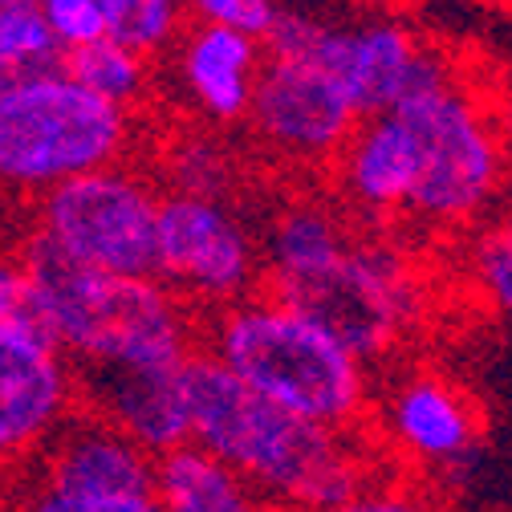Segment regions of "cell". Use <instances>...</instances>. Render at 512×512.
Returning <instances> with one entry per match:
<instances>
[{
    "label": "cell",
    "instance_id": "30bf717a",
    "mask_svg": "<svg viewBox=\"0 0 512 512\" xmlns=\"http://www.w3.org/2000/svg\"><path fill=\"white\" fill-rule=\"evenodd\" d=\"M256 139L293 163H330L358 131V106L338 78L305 61L261 57L248 114Z\"/></svg>",
    "mask_w": 512,
    "mask_h": 512
},
{
    "label": "cell",
    "instance_id": "52a82bcc",
    "mask_svg": "<svg viewBox=\"0 0 512 512\" xmlns=\"http://www.w3.org/2000/svg\"><path fill=\"white\" fill-rule=\"evenodd\" d=\"M265 293L301 313L317 330H326L362 366L387 358L411 330L419 309L407 269L395 256L387 248L354 240L326 269L285 285H269Z\"/></svg>",
    "mask_w": 512,
    "mask_h": 512
},
{
    "label": "cell",
    "instance_id": "8992f818",
    "mask_svg": "<svg viewBox=\"0 0 512 512\" xmlns=\"http://www.w3.org/2000/svg\"><path fill=\"white\" fill-rule=\"evenodd\" d=\"M159 191L126 167L66 179L41 196L37 236L66 261L110 277H155Z\"/></svg>",
    "mask_w": 512,
    "mask_h": 512
},
{
    "label": "cell",
    "instance_id": "ac0fdd59",
    "mask_svg": "<svg viewBox=\"0 0 512 512\" xmlns=\"http://www.w3.org/2000/svg\"><path fill=\"white\" fill-rule=\"evenodd\" d=\"M350 248L342 220L322 204H289L273 216L265 244H261V281L285 285L326 269Z\"/></svg>",
    "mask_w": 512,
    "mask_h": 512
},
{
    "label": "cell",
    "instance_id": "9c48e42d",
    "mask_svg": "<svg viewBox=\"0 0 512 512\" xmlns=\"http://www.w3.org/2000/svg\"><path fill=\"white\" fill-rule=\"evenodd\" d=\"M305 66L338 78L362 118L391 114L399 102L456 78L427 41L391 17H374L350 29L326 21Z\"/></svg>",
    "mask_w": 512,
    "mask_h": 512
},
{
    "label": "cell",
    "instance_id": "6da1fadb",
    "mask_svg": "<svg viewBox=\"0 0 512 512\" xmlns=\"http://www.w3.org/2000/svg\"><path fill=\"white\" fill-rule=\"evenodd\" d=\"M183 387L187 443L232 468L273 512H330L382 476L358 431L317 427L256 399L204 350L183 362Z\"/></svg>",
    "mask_w": 512,
    "mask_h": 512
},
{
    "label": "cell",
    "instance_id": "d4e9b609",
    "mask_svg": "<svg viewBox=\"0 0 512 512\" xmlns=\"http://www.w3.org/2000/svg\"><path fill=\"white\" fill-rule=\"evenodd\" d=\"M37 9H41V21H45L49 37L61 45V53L82 49V45L106 37L98 0H37Z\"/></svg>",
    "mask_w": 512,
    "mask_h": 512
},
{
    "label": "cell",
    "instance_id": "2e32d148",
    "mask_svg": "<svg viewBox=\"0 0 512 512\" xmlns=\"http://www.w3.org/2000/svg\"><path fill=\"white\" fill-rule=\"evenodd\" d=\"M256 70H261V45L256 41L212 25L187 29L179 49V82L208 118L240 122L252 102Z\"/></svg>",
    "mask_w": 512,
    "mask_h": 512
},
{
    "label": "cell",
    "instance_id": "484cf974",
    "mask_svg": "<svg viewBox=\"0 0 512 512\" xmlns=\"http://www.w3.org/2000/svg\"><path fill=\"white\" fill-rule=\"evenodd\" d=\"M330 512H452V508H447L439 496L423 492L419 484H395L387 476H378Z\"/></svg>",
    "mask_w": 512,
    "mask_h": 512
},
{
    "label": "cell",
    "instance_id": "ffe728a7",
    "mask_svg": "<svg viewBox=\"0 0 512 512\" xmlns=\"http://www.w3.org/2000/svg\"><path fill=\"white\" fill-rule=\"evenodd\" d=\"M61 45L49 37L37 0H0V90L61 74Z\"/></svg>",
    "mask_w": 512,
    "mask_h": 512
},
{
    "label": "cell",
    "instance_id": "5b68a950",
    "mask_svg": "<svg viewBox=\"0 0 512 512\" xmlns=\"http://www.w3.org/2000/svg\"><path fill=\"white\" fill-rule=\"evenodd\" d=\"M415 143L419 175L407 208L431 224H460L496 196L504 155L492 114L456 78L391 110Z\"/></svg>",
    "mask_w": 512,
    "mask_h": 512
},
{
    "label": "cell",
    "instance_id": "83f0119b",
    "mask_svg": "<svg viewBox=\"0 0 512 512\" xmlns=\"http://www.w3.org/2000/svg\"><path fill=\"white\" fill-rule=\"evenodd\" d=\"M0 322L33 330V281L17 252H0Z\"/></svg>",
    "mask_w": 512,
    "mask_h": 512
},
{
    "label": "cell",
    "instance_id": "cb8c5ba5",
    "mask_svg": "<svg viewBox=\"0 0 512 512\" xmlns=\"http://www.w3.org/2000/svg\"><path fill=\"white\" fill-rule=\"evenodd\" d=\"M183 9L196 13L200 25L240 33L256 45L265 41V33L273 29V21L281 13L277 0H183Z\"/></svg>",
    "mask_w": 512,
    "mask_h": 512
},
{
    "label": "cell",
    "instance_id": "e0dca14e",
    "mask_svg": "<svg viewBox=\"0 0 512 512\" xmlns=\"http://www.w3.org/2000/svg\"><path fill=\"white\" fill-rule=\"evenodd\" d=\"M159 512H273L232 468L183 443L155 460Z\"/></svg>",
    "mask_w": 512,
    "mask_h": 512
},
{
    "label": "cell",
    "instance_id": "603a6c76",
    "mask_svg": "<svg viewBox=\"0 0 512 512\" xmlns=\"http://www.w3.org/2000/svg\"><path fill=\"white\" fill-rule=\"evenodd\" d=\"M171 191L175 196H200V200H220L228 187V159L220 155V147L196 139L183 143L179 155L171 159Z\"/></svg>",
    "mask_w": 512,
    "mask_h": 512
},
{
    "label": "cell",
    "instance_id": "8fae6325",
    "mask_svg": "<svg viewBox=\"0 0 512 512\" xmlns=\"http://www.w3.org/2000/svg\"><path fill=\"white\" fill-rule=\"evenodd\" d=\"M74 407V366L41 334L0 322V468H25Z\"/></svg>",
    "mask_w": 512,
    "mask_h": 512
},
{
    "label": "cell",
    "instance_id": "7402d4cb",
    "mask_svg": "<svg viewBox=\"0 0 512 512\" xmlns=\"http://www.w3.org/2000/svg\"><path fill=\"white\" fill-rule=\"evenodd\" d=\"M9 512H159V500L155 496H61L17 472Z\"/></svg>",
    "mask_w": 512,
    "mask_h": 512
},
{
    "label": "cell",
    "instance_id": "4fadbf2b",
    "mask_svg": "<svg viewBox=\"0 0 512 512\" xmlns=\"http://www.w3.org/2000/svg\"><path fill=\"white\" fill-rule=\"evenodd\" d=\"M17 472L61 496H155V456L82 407Z\"/></svg>",
    "mask_w": 512,
    "mask_h": 512
},
{
    "label": "cell",
    "instance_id": "d6986e66",
    "mask_svg": "<svg viewBox=\"0 0 512 512\" xmlns=\"http://www.w3.org/2000/svg\"><path fill=\"white\" fill-rule=\"evenodd\" d=\"M61 74H66L70 82H78L82 90H90L94 98L126 110L131 102L143 98L151 66H147V57L114 45L110 37H98V41H90L82 49H70L66 57H61Z\"/></svg>",
    "mask_w": 512,
    "mask_h": 512
},
{
    "label": "cell",
    "instance_id": "f1b7e54d",
    "mask_svg": "<svg viewBox=\"0 0 512 512\" xmlns=\"http://www.w3.org/2000/svg\"><path fill=\"white\" fill-rule=\"evenodd\" d=\"M13 476H17V472L0 468V508H9V496H13Z\"/></svg>",
    "mask_w": 512,
    "mask_h": 512
},
{
    "label": "cell",
    "instance_id": "4316f807",
    "mask_svg": "<svg viewBox=\"0 0 512 512\" xmlns=\"http://www.w3.org/2000/svg\"><path fill=\"white\" fill-rule=\"evenodd\" d=\"M472 273H476V285H480L484 301H492V309L504 313L512 305V244H508V232L504 228H492L476 244Z\"/></svg>",
    "mask_w": 512,
    "mask_h": 512
},
{
    "label": "cell",
    "instance_id": "f546056e",
    "mask_svg": "<svg viewBox=\"0 0 512 512\" xmlns=\"http://www.w3.org/2000/svg\"><path fill=\"white\" fill-rule=\"evenodd\" d=\"M0 512H9V508H0Z\"/></svg>",
    "mask_w": 512,
    "mask_h": 512
},
{
    "label": "cell",
    "instance_id": "9a60e30c",
    "mask_svg": "<svg viewBox=\"0 0 512 512\" xmlns=\"http://www.w3.org/2000/svg\"><path fill=\"white\" fill-rule=\"evenodd\" d=\"M415 175H419L415 143L395 114L362 118L358 131L338 151V183L346 191V200L362 212L387 216L407 208L415 191Z\"/></svg>",
    "mask_w": 512,
    "mask_h": 512
},
{
    "label": "cell",
    "instance_id": "277c9868",
    "mask_svg": "<svg viewBox=\"0 0 512 512\" xmlns=\"http://www.w3.org/2000/svg\"><path fill=\"white\" fill-rule=\"evenodd\" d=\"M131 139V118L66 74L25 78L0 90V187L45 191L114 167Z\"/></svg>",
    "mask_w": 512,
    "mask_h": 512
},
{
    "label": "cell",
    "instance_id": "ba28073f",
    "mask_svg": "<svg viewBox=\"0 0 512 512\" xmlns=\"http://www.w3.org/2000/svg\"><path fill=\"white\" fill-rule=\"evenodd\" d=\"M155 281L183 305H208L216 313L256 293L261 248L224 200L167 191L155 212Z\"/></svg>",
    "mask_w": 512,
    "mask_h": 512
},
{
    "label": "cell",
    "instance_id": "44dd1931",
    "mask_svg": "<svg viewBox=\"0 0 512 512\" xmlns=\"http://www.w3.org/2000/svg\"><path fill=\"white\" fill-rule=\"evenodd\" d=\"M98 13L114 45L151 57L175 41L183 25V0H98Z\"/></svg>",
    "mask_w": 512,
    "mask_h": 512
},
{
    "label": "cell",
    "instance_id": "7c38bea8",
    "mask_svg": "<svg viewBox=\"0 0 512 512\" xmlns=\"http://www.w3.org/2000/svg\"><path fill=\"white\" fill-rule=\"evenodd\" d=\"M74 391L82 411L122 431L155 460L187 443L183 362L179 366L86 362V366H74Z\"/></svg>",
    "mask_w": 512,
    "mask_h": 512
},
{
    "label": "cell",
    "instance_id": "3957f363",
    "mask_svg": "<svg viewBox=\"0 0 512 512\" xmlns=\"http://www.w3.org/2000/svg\"><path fill=\"white\" fill-rule=\"evenodd\" d=\"M200 350L256 399L305 423L358 431L370 411L366 366L269 293H252L208 313Z\"/></svg>",
    "mask_w": 512,
    "mask_h": 512
},
{
    "label": "cell",
    "instance_id": "5bb4252c",
    "mask_svg": "<svg viewBox=\"0 0 512 512\" xmlns=\"http://www.w3.org/2000/svg\"><path fill=\"white\" fill-rule=\"evenodd\" d=\"M382 435L415 468H456L484 435L472 399L439 374H407L382 403Z\"/></svg>",
    "mask_w": 512,
    "mask_h": 512
},
{
    "label": "cell",
    "instance_id": "7a4b0ae2",
    "mask_svg": "<svg viewBox=\"0 0 512 512\" xmlns=\"http://www.w3.org/2000/svg\"><path fill=\"white\" fill-rule=\"evenodd\" d=\"M33 281V334L70 366H179L200 350V322L155 277H110L53 252L37 232L17 252Z\"/></svg>",
    "mask_w": 512,
    "mask_h": 512
}]
</instances>
